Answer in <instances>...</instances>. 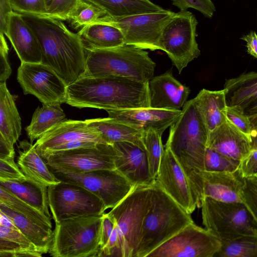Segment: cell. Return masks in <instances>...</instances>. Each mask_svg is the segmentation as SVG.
<instances>
[{
    "mask_svg": "<svg viewBox=\"0 0 257 257\" xmlns=\"http://www.w3.org/2000/svg\"><path fill=\"white\" fill-rule=\"evenodd\" d=\"M104 16V13L100 9L83 1L69 21L76 29L87 25Z\"/></svg>",
    "mask_w": 257,
    "mask_h": 257,
    "instance_id": "obj_40",
    "label": "cell"
},
{
    "mask_svg": "<svg viewBox=\"0 0 257 257\" xmlns=\"http://www.w3.org/2000/svg\"><path fill=\"white\" fill-rule=\"evenodd\" d=\"M220 240L192 222L152 251L147 257H214Z\"/></svg>",
    "mask_w": 257,
    "mask_h": 257,
    "instance_id": "obj_14",
    "label": "cell"
},
{
    "mask_svg": "<svg viewBox=\"0 0 257 257\" xmlns=\"http://www.w3.org/2000/svg\"><path fill=\"white\" fill-rule=\"evenodd\" d=\"M84 49H102L124 44L122 33L117 28L105 24H91L77 33Z\"/></svg>",
    "mask_w": 257,
    "mask_h": 257,
    "instance_id": "obj_29",
    "label": "cell"
},
{
    "mask_svg": "<svg viewBox=\"0 0 257 257\" xmlns=\"http://www.w3.org/2000/svg\"><path fill=\"white\" fill-rule=\"evenodd\" d=\"M1 220H2V213L0 211V226L2 225Z\"/></svg>",
    "mask_w": 257,
    "mask_h": 257,
    "instance_id": "obj_54",
    "label": "cell"
},
{
    "mask_svg": "<svg viewBox=\"0 0 257 257\" xmlns=\"http://www.w3.org/2000/svg\"><path fill=\"white\" fill-rule=\"evenodd\" d=\"M175 14L164 9L124 17L104 16L89 24H101L115 27L122 33L124 44L155 51L161 50L160 39L163 30Z\"/></svg>",
    "mask_w": 257,
    "mask_h": 257,
    "instance_id": "obj_9",
    "label": "cell"
},
{
    "mask_svg": "<svg viewBox=\"0 0 257 257\" xmlns=\"http://www.w3.org/2000/svg\"><path fill=\"white\" fill-rule=\"evenodd\" d=\"M226 106L242 110L251 119L257 120V73H244L225 80L223 89Z\"/></svg>",
    "mask_w": 257,
    "mask_h": 257,
    "instance_id": "obj_23",
    "label": "cell"
},
{
    "mask_svg": "<svg viewBox=\"0 0 257 257\" xmlns=\"http://www.w3.org/2000/svg\"><path fill=\"white\" fill-rule=\"evenodd\" d=\"M0 50L7 55H8L9 48L4 36V34L0 32Z\"/></svg>",
    "mask_w": 257,
    "mask_h": 257,
    "instance_id": "obj_52",
    "label": "cell"
},
{
    "mask_svg": "<svg viewBox=\"0 0 257 257\" xmlns=\"http://www.w3.org/2000/svg\"><path fill=\"white\" fill-rule=\"evenodd\" d=\"M155 181L187 213L197 207L186 177L172 153L164 150Z\"/></svg>",
    "mask_w": 257,
    "mask_h": 257,
    "instance_id": "obj_16",
    "label": "cell"
},
{
    "mask_svg": "<svg viewBox=\"0 0 257 257\" xmlns=\"http://www.w3.org/2000/svg\"><path fill=\"white\" fill-rule=\"evenodd\" d=\"M153 184L134 186L107 213L113 220L118 235L115 256L136 257L142 224L151 204Z\"/></svg>",
    "mask_w": 257,
    "mask_h": 257,
    "instance_id": "obj_7",
    "label": "cell"
},
{
    "mask_svg": "<svg viewBox=\"0 0 257 257\" xmlns=\"http://www.w3.org/2000/svg\"><path fill=\"white\" fill-rule=\"evenodd\" d=\"M13 12L20 14L45 15L47 5L45 0H9Z\"/></svg>",
    "mask_w": 257,
    "mask_h": 257,
    "instance_id": "obj_41",
    "label": "cell"
},
{
    "mask_svg": "<svg viewBox=\"0 0 257 257\" xmlns=\"http://www.w3.org/2000/svg\"><path fill=\"white\" fill-rule=\"evenodd\" d=\"M197 24L194 14L180 11L175 13L163 30L161 50L166 53L179 73L201 54L196 40Z\"/></svg>",
    "mask_w": 257,
    "mask_h": 257,
    "instance_id": "obj_10",
    "label": "cell"
},
{
    "mask_svg": "<svg viewBox=\"0 0 257 257\" xmlns=\"http://www.w3.org/2000/svg\"><path fill=\"white\" fill-rule=\"evenodd\" d=\"M51 1L52 0H45V2H46V4L47 5V7H48V6H49ZM47 9H48V8H47Z\"/></svg>",
    "mask_w": 257,
    "mask_h": 257,
    "instance_id": "obj_53",
    "label": "cell"
},
{
    "mask_svg": "<svg viewBox=\"0 0 257 257\" xmlns=\"http://www.w3.org/2000/svg\"><path fill=\"white\" fill-rule=\"evenodd\" d=\"M201 207L205 229L220 240L245 235L257 236V219L243 203L205 197Z\"/></svg>",
    "mask_w": 257,
    "mask_h": 257,
    "instance_id": "obj_8",
    "label": "cell"
},
{
    "mask_svg": "<svg viewBox=\"0 0 257 257\" xmlns=\"http://www.w3.org/2000/svg\"><path fill=\"white\" fill-rule=\"evenodd\" d=\"M112 145L115 154V169L133 186L151 185L154 183L145 150L127 142H115Z\"/></svg>",
    "mask_w": 257,
    "mask_h": 257,
    "instance_id": "obj_17",
    "label": "cell"
},
{
    "mask_svg": "<svg viewBox=\"0 0 257 257\" xmlns=\"http://www.w3.org/2000/svg\"><path fill=\"white\" fill-rule=\"evenodd\" d=\"M108 117L132 125L143 131L149 128L163 134L181 114V110L154 108L107 110Z\"/></svg>",
    "mask_w": 257,
    "mask_h": 257,
    "instance_id": "obj_22",
    "label": "cell"
},
{
    "mask_svg": "<svg viewBox=\"0 0 257 257\" xmlns=\"http://www.w3.org/2000/svg\"><path fill=\"white\" fill-rule=\"evenodd\" d=\"M148 83L118 76L83 75L67 86L65 103L105 110L149 108Z\"/></svg>",
    "mask_w": 257,
    "mask_h": 257,
    "instance_id": "obj_2",
    "label": "cell"
},
{
    "mask_svg": "<svg viewBox=\"0 0 257 257\" xmlns=\"http://www.w3.org/2000/svg\"><path fill=\"white\" fill-rule=\"evenodd\" d=\"M152 108L181 110L190 93V88L173 75L171 70L153 77L148 83Z\"/></svg>",
    "mask_w": 257,
    "mask_h": 257,
    "instance_id": "obj_19",
    "label": "cell"
},
{
    "mask_svg": "<svg viewBox=\"0 0 257 257\" xmlns=\"http://www.w3.org/2000/svg\"><path fill=\"white\" fill-rule=\"evenodd\" d=\"M88 126L97 132L105 143L127 142L145 150L143 131L115 118H94L85 120Z\"/></svg>",
    "mask_w": 257,
    "mask_h": 257,
    "instance_id": "obj_26",
    "label": "cell"
},
{
    "mask_svg": "<svg viewBox=\"0 0 257 257\" xmlns=\"http://www.w3.org/2000/svg\"><path fill=\"white\" fill-rule=\"evenodd\" d=\"M17 78L24 94L34 95L42 104L65 103L67 86L48 65L21 63Z\"/></svg>",
    "mask_w": 257,
    "mask_h": 257,
    "instance_id": "obj_15",
    "label": "cell"
},
{
    "mask_svg": "<svg viewBox=\"0 0 257 257\" xmlns=\"http://www.w3.org/2000/svg\"><path fill=\"white\" fill-rule=\"evenodd\" d=\"M192 99L208 133L226 120L224 111L227 106L223 89H202Z\"/></svg>",
    "mask_w": 257,
    "mask_h": 257,
    "instance_id": "obj_27",
    "label": "cell"
},
{
    "mask_svg": "<svg viewBox=\"0 0 257 257\" xmlns=\"http://www.w3.org/2000/svg\"><path fill=\"white\" fill-rule=\"evenodd\" d=\"M49 207L55 223L80 217L101 215L102 200L85 188L61 181L47 187Z\"/></svg>",
    "mask_w": 257,
    "mask_h": 257,
    "instance_id": "obj_11",
    "label": "cell"
},
{
    "mask_svg": "<svg viewBox=\"0 0 257 257\" xmlns=\"http://www.w3.org/2000/svg\"><path fill=\"white\" fill-rule=\"evenodd\" d=\"M0 211L12 220L17 228L39 252L42 254L48 253L52 240V228L44 227L36 224L1 202Z\"/></svg>",
    "mask_w": 257,
    "mask_h": 257,
    "instance_id": "obj_28",
    "label": "cell"
},
{
    "mask_svg": "<svg viewBox=\"0 0 257 257\" xmlns=\"http://www.w3.org/2000/svg\"><path fill=\"white\" fill-rule=\"evenodd\" d=\"M172 4L180 11L194 9L205 17L211 18L215 12V7L211 0H171Z\"/></svg>",
    "mask_w": 257,
    "mask_h": 257,
    "instance_id": "obj_43",
    "label": "cell"
},
{
    "mask_svg": "<svg viewBox=\"0 0 257 257\" xmlns=\"http://www.w3.org/2000/svg\"><path fill=\"white\" fill-rule=\"evenodd\" d=\"M114 226L115 223L112 218L107 213H104L103 215L101 231V252L103 248L106 245Z\"/></svg>",
    "mask_w": 257,
    "mask_h": 257,
    "instance_id": "obj_47",
    "label": "cell"
},
{
    "mask_svg": "<svg viewBox=\"0 0 257 257\" xmlns=\"http://www.w3.org/2000/svg\"><path fill=\"white\" fill-rule=\"evenodd\" d=\"M208 136V130L192 99L187 101L181 115L170 126L165 145L182 168L198 208L203 199L198 173L204 171Z\"/></svg>",
    "mask_w": 257,
    "mask_h": 257,
    "instance_id": "obj_3",
    "label": "cell"
},
{
    "mask_svg": "<svg viewBox=\"0 0 257 257\" xmlns=\"http://www.w3.org/2000/svg\"><path fill=\"white\" fill-rule=\"evenodd\" d=\"M21 119L6 82L0 83V132L14 146L21 135Z\"/></svg>",
    "mask_w": 257,
    "mask_h": 257,
    "instance_id": "obj_30",
    "label": "cell"
},
{
    "mask_svg": "<svg viewBox=\"0 0 257 257\" xmlns=\"http://www.w3.org/2000/svg\"><path fill=\"white\" fill-rule=\"evenodd\" d=\"M85 51L86 71L83 75L118 76L142 82H149L153 77L156 64L144 49L123 44Z\"/></svg>",
    "mask_w": 257,
    "mask_h": 257,
    "instance_id": "obj_5",
    "label": "cell"
},
{
    "mask_svg": "<svg viewBox=\"0 0 257 257\" xmlns=\"http://www.w3.org/2000/svg\"><path fill=\"white\" fill-rule=\"evenodd\" d=\"M7 56L0 50V83L6 82L12 72Z\"/></svg>",
    "mask_w": 257,
    "mask_h": 257,
    "instance_id": "obj_50",
    "label": "cell"
},
{
    "mask_svg": "<svg viewBox=\"0 0 257 257\" xmlns=\"http://www.w3.org/2000/svg\"><path fill=\"white\" fill-rule=\"evenodd\" d=\"M60 181L74 184L89 191L112 208L132 189L133 186L115 169H100L73 173L49 169Z\"/></svg>",
    "mask_w": 257,
    "mask_h": 257,
    "instance_id": "obj_12",
    "label": "cell"
},
{
    "mask_svg": "<svg viewBox=\"0 0 257 257\" xmlns=\"http://www.w3.org/2000/svg\"><path fill=\"white\" fill-rule=\"evenodd\" d=\"M240 39L246 42L247 53L254 58H257V36L255 31H251L247 35H243Z\"/></svg>",
    "mask_w": 257,
    "mask_h": 257,
    "instance_id": "obj_51",
    "label": "cell"
},
{
    "mask_svg": "<svg viewBox=\"0 0 257 257\" xmlns=\"http://www.w3.org/2000/svg\"><path fill=\"white\" fill-rule=\"evenodd\" d=\"M103 215L55 223L48 253L53 257L100 256Z\"/></svg>",
    "mask_w": 257,
    "mask_h": 257,
    "instance_id": "obj_6",
    "label": "cell"
},
{
    "mask_svg": "<svg viewBox=\"0 0 257 257\" xmlns=\"http://www.w3.org/2000/svg\"><path fill=\"white\" fill-rule=\"evenodd\" d=\"M253 144L249 153L239 161L238 171L244 178L257 176L256 136L252 137Z\"/></svg>",
    "mask_w": 257,
    "mask_h": 257,
    "instance_id": "obj_44",
    "label": "cell"
},
{
    "mask_svg": "<svg viewBox=\"0 0 257 257\" xmlns=\"http://www.w3.org/2000/svg\"><path fill=\"white\" fill-rule=\"evenodd\" d=\"M83 0H52L45 16L61 21H69Z\"/></svg>",
    "mask_w": 257,
    "mask_h": 257,
    "instance_id": "obj_39",
    "label": "cell"
},
{
    "mask_svg": "<svg viewBox=\"0 0 257 257\" xmlns=\"http://www.w3.org/2000/svg\"><path fill=\"white\" fill-rule=\"evenodd\" d=\"M21 63H41V48L34 33L20 14L12 12L9 17L7 33Z\"/></svg>",
    "mask_w": 257,
    "mask_h": 257,
    "instance_id": "obj_24",
    "label": "cell"
},
{
    "mask_svg": "<svg viewBox=\"0 0 257 257\" xmlns=\"http://www.w3.org/2000/svg\"><path fill=\"white\" fill-rule=\"evenodd\" d=\"M239 161L207 148L204 157V171L207 172H234Z\"/></svg>",
    "mask_w": 257,
    "mask_h": 257,
    "instance_id": "obj_37",
    "label": "cell"
},
{
    "mask_svg": "<svg viewBox=\"0 0 257 257\" xmlns=\"http://www.w3.org/2000/svg\"><path fill=\"white\" fill-rule=\"evenodd\" d=\"M49 169L73 173L100 169H115V154L112 145L95 146L54 152L41 156Z\"/></svg>",
    "mask_w": 257,
    "mask_h": 257,
    "instance_id": "obj_13",
    "label": "cell"
},
{
    "mask_svg": "<svg viewBox=\"0 0 257 257\" xmlns=\"http://www.w3.org/2000/svg\"><path fill=\"white\" fill-rule=\"evenodd\" d=\"M242 203L257 219V176L245 178Z\"/></svg>",
    "mask_w": 257,
    "mask_h": 257,
    "instance_id": "obj_42",
    "label": "cell"
},
{
    "mask_svg": "<svg viewBox=\"0 0 257 257\" xmlns=\"http://www.w3.org/2000/svg\"><path fill=\"white\" fill-rule=\"evenodd\" d=\"M163 134L149 128L144 132L143 141L148 159L150 173L154 180L157 176L164 151L162 141Z\"/></svg>",
    "mask_w": 257,
    "mask_h": 257,
    "instance_id": "obj_36",
    "label": "cell"
},
{
    "mask_svg": "<svg viewBox=\"0 0 257 257\" xmlns=\"http://www.w3.org/2000/svg\"><path fill=\"white\" fill-rule=\"evenodd\" d=\"M0 186L50 218L47 187L28 179L22 182L0 179Z\"/></svg>",
    "mask_w": 257,
    "mask_h": 257,
    "instance_id": "obj_31",
    "label": "cell"
},
{
    "mask_svg": "<svg viewBox=\"0 0 257 257\" xmlns=\"http://www.w3.org/2000/svg\"><path fill=\"white\" fill-rule=\"evenodd\" d=\"M78 140L106 144L85 120L66 119L37 140L34 146L41 156L51 152L59 145Z\"/></svg>",
    "mask_w": 257,
    "mask_h": 257,
    "instance_id": "obj_18",
    "label": "cell"
},
{
    "mask_svg": "<svg viewBox=\"0 0 257 257\" xmlns=\"http://www.w3.org/2000/svg\"><path fill=\"white\" fill-rule=\"evenodd\" d=\"M17 256H32L17 243L0 239V257Z\"/></svg>",
    "mask_w": 257,
    "mask_h": 257,
    "instance_id": "obj_46",
    "label": "cell"
},
{
    "mask_svg": "<svg viewBox=\"0 0 257 257\" xmlns=\"http://www.w3.org/2000/svg\"><path fill=\"white\" fill-rule=\"evenodd\" d=\"M18 148L17 164L27 179L47 187L61 182L50 171L34 144L24 140L20 142Z\"/></svg>",
    "mask_w": 257,
    "mask_h": 257,
    "instance_id": "obj_25",
    "label": "cell"
},
{
    "mask_svg": "<svg viewBox=\"0 0 257 257\" xmlns=\"http://www.w3.org/2000/svg\"><path fill=\"white\" fill-rule=\"evenodd\" d=\"M12 12L9 0H0V32L6 36L9 17Z\"/></svg>",
    "mask_w": 257,
    "mask_h": 257,
    "instance_id": "obj_48",
    "label": "cell"
},
{
    "mask_svg": "<svg viewBox=\"0 0 257 257\" xmlns=\"http://www.w3.org/2000/svg\"><path fill=\"white\" fill-rule=\"evenodd\" d=\"M224 114L226 120L242 133L251 137L256 136L257 120L251 119L242 110L226 106Z\"/></svg>",
    "mask_w": 257,
    "mask_h": 257,
    "instance_id": "obj_38",
    "label": "cell"
},
{
    "mask_svg": "<svg viewBox=\"0 0 257 257\" xmlns=\"http://www.w3.org/2000/svg\"><path fill=\"white\" fill-rule=\"evenodd\" d=\"M39 43L42 63L50 67L67 86L82 76L86 71V55L77 33L62 21L48 17L21 14Z\"/></svg>",
    "mask_w": 257,
    "mask_h": 257,
    "instance_id": "obj_1",
    "label": "cell"
},
{
    "mask_svg": "<svg viewBox=\"0 0 257 257\" xmlns=\"http://www.w3.org/2000/svg\"><path fill=\"white\" fill-rule=\"evenodd\" d=\"M198 175L202 182L203 199L242 203L245 178L238 170L232 172L202 171Z\"/></svg>",
    "mask_w": 257,
    "mask_h": 257,
    "instance_id": "obj_20",
    "label": "cell"
},
{
    "mask_svg": "<svg viewBox=\"0 0 257 257\" xmlns=\"http://www.w3.org/2000/svg\"><path fill=\"white\" fill-rule=\"evenodd\" d=\"M0 179L22 182L26 180L27 178L14 159L5 160L0 158Z\"/></svg>",
    "mask_w": 257,
    "mask_h": 257,
    "instance_id": "obj_45",
    "label": "cell"
},
{
    "mask_svg": "<svg viewBox=\"0 0 257 257\" xmlns=\"http://www.w3.org/2000/svg\"><path fill=\"white\" fill-rule=\"evenodd\" d=\"M0 202L44 227L52 228L51 218L0 186Z\"/></svg>",
    "mask_w": 257,
    "mask_h": 257,
    "instance_id": "obj_34",
    "label": "cell"
},
{
    "mask_svg": "<svg viewBox=\"0 0 257 257\" xmlns=\"http://www.w3.org/2000/svg\"><path fill=\"white\" fill-rule=\"evenodd\" d=\"M192 222L190 214L155 181L151 204L142 224L136 257H147L152 251Z\"/></svg>",
    "mask_w": 257,
    "mask_h": 257,
    "instance_id": "obj_4",
    "label": "cell"
},
{
    "mask_svg": "<svg viewBox=\"0 0 257 257\" xmlns=\"http://www.w3.org/2000/svg\"><path fill=\"white\" fill-rule=\"evenodd\" d=\"M252 137L242 133L226 120L208 133L207 148L239 161L249 153Z\"/></svg>",
    "mask_w": 257,
    "mask_h": 257,
    "instance_id": "obj_21",
    "label": "cell"
},
{
    "mask_svg": "<svg viewBox=\"0 0 257 257\" xmlns=\"http://www.w3.org/2000/svg\"><path fill=\"white\" fill-rule=\"evenodd\" d=\"M66 119L61 104H43L42 107H38L33 113L30 123L25 128L30 142L38 140Z\"/></svg>",
    "mask_w": 257,
    "mask_h": 257,
    "instance_id": "obj_33",
    "label": "cell"
},
{
    "mask_svg": "<svg viewBox=\"0 0 257 257\" xmlns=\"http://www.w3.org/2000/svg\"><path fill=\"white\" fill-rule=\"evenodd\" d=\"M100 9L108 17H124L164 10L150 0H83Z\"/></svg>",
    "mask_w": 257,
    "mask_h": 257,
    "instance_id": "obj_32",
    "label": "cell"
},
{
    "mask_svg": "<svg viewBox=\"0 0 257 257\" xmlns=\"http://www.w3.org/2000/svg\"><path fill=\"white\" fill-rule=\"evenodd\" d=\"M220 241V247L214 257H257V236L245 235Z\"/></svg>",
    "mask_w": 257,
    "mask_h": 257,
    "instance_id": "obj_35",
    "label": "cell"
},
{
    "mask_svg": "<svg viewBox=\"0 0 257 257\" xmlns=\"http://www.w3.org/2000/svg\"><path fill=\"white\" fill-rule=\"evenodd\" d=\"M14 146L11 145L0 132V158L5 160L14 159Z\"/></svg>",
    "mask_w": 257,
    "mask_h": 257,
    "instance_id": "obj_49",
    "label": "cell"
}]
</instances>
